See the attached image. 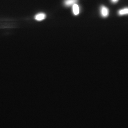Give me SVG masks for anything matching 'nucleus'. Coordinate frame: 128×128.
Instances as JSON below:
<instances>
[{
  "label": "nucleus",
  "mask_w": 128,
  "mask_h": 128,
  "mask_svg": "<svg viewBox=\"0 0 128 128\" xmlns=\"http://www.w3.org/2000/svg\"><path fill=\"white\" fill-rule=\"evenodd\" d=\"M46 17V14L43 12H40L36 14L34 16V18L36 20L41 21L45 19Z\"/></svg>",
  "instance_id": "obj_2"
},
{
  "label": "nucleus",
  "mask_w": 128,
  "mask_h": 128,
  "mask_svg": "<svg viewBox=\"0 0 128 128\" xmlns=\"http://www.w3.org/2000/svg\"><path fill=\"white\" fill-rule=\"evenodd\" d=\"M100 14L102 17L106 18L108 17L109 14L108 8L104 6H102L100 7Z\"/></svg>",
  "instance_id": "obj_1"
},
{
  "label": "nucleus",
  "mask_w": 128,
  "mask_h": 128,
  "mask_svg": "<svg viewBox=\"0 0 128 128\" xmlns=\"http://www.w3.org/2000/svg\"><path fill=\"white\" fill-rule=\"evenodd\" d=\"M118 14L120 16H124V15H128V8L126 7L120 10L118 12Z\"/></svg>",
  "instance_id": "obj_5"
},
{
  "label": "nucleus",
  "mask_w": 128,
  "mask_h": 128,
  "mask_svg": "<svg viewBox=\"0 0 128 128\" xmlns=\"http://www.w3.org/2000/svg\"><path fill=\"white\" fill-rule=\"evenodd\" d=\"M119 0H111V2L113 3H116L118 2Z\"/></svg>",
  "instance_id": "obj_6"
},
{
  "label": "nucleus",
  "mask_w": 128,
  "mask_h": 128,
  "mask_svg": "<svg viewBox=\"0 0 128 128\" xmlns=\"http://www.w3.org/2000/svg\"><path fill=\"white\" fill-rule=\"evenodd\" d=\"M78 1V0H64V4L65 6L69 7L76 4Z\"/></svg>",
  "instance_id": "obj_3"
},
{
  "label": "nucleus",
  "mask_w": 128,
  "mask_h": 128,
  "mask_svg": "<svg viewBox=\"0 0 128 128\" xmlns=\"http://www.w3.org/2000/svg\"><path fill=\"white\" fill-rule=\"evenodd\" d=\"M72 12L75 16H77L80 13V7L77 4H74L72 6Z\"/></svg>",
  "instance_id": "obj_4"
}]
</instances>
